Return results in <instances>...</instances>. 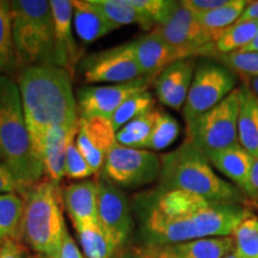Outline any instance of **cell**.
Wrapping results in <instances>:
<instances>
[{
  "label": "cell",
  "instance_id": "obj_27",
  "mask_svg": "<svg viewBox=\"0 0 258 258\" xmlns=\"http://www.w3.org/2000/svg\"><path fill=\"white\" fill-rule=\"evenodd\" d=\"M135 11L143 19V29L152 31L164 24L175 12L179 2L173 0H129Z\"/></svg>",
  "mask_w": 258,
  "mask_h": 258
},
{
  "label": "cell",
  "instance_id": "obj_4",
  "mask_svg": "<svg viewBox=\"0 0 258 258\" xmlns=\"http://www.w3.org/2000/svg\"><path fill=\"white\" fill-rule=\"evenodd\" d=\"M21 196L24 201L21 241L37 254L57 258L67 231L59 184L44 178Z\"/></svg>",
  "mask_w": 258,
  "mask_h": 258
},
{
  "label": "cell",
  "instance_id": "obj_48",
  "mask_svg": "<svg viewBox=\"0 0 258 258\" xmlns=\"http://www.w3.org/2000/svg\"><path fill=\"white\" fill-rule=\"evenodd\" d=\"M0 160H2V157H0Z\"/></svg>",
  "mask_w": 258,
  "mask_h": 258
},
{
  "label": "cell",
  "instance_id": "obj_41",
  "mask_svg": "<svg viewBox=\"0 0 258 258\" xmlns=\"http://www.w3.org/2000/svg\"><path fill=\"white\" fill-rule=\"evenodd\" d=\"M238 22H258V2H250Z\"/></svg>",
  "mask_w": 258,
  "mask_h": 258
},
{
  "label": "cell",
  "instance_id": "obj_26",
  "mask_svg": "<svg viewBox=\"0 0 258 258\" xmlns=\"http://www.w3.org/2000/svg\"><path fill=\"white\" fill-rule=\"evenodd\" d=\"M258 34V22H237L224 29L215 42L218 54L241 50L249 46Z\"/></svg>",
  "mask_w": 258,
  "mask_h": 258
},
{
  "label": "cell",
  "instance_id": "obj_22",
  "mask_svg": "<svg viewBox=\"0 0 258 258\" xmlns=\"http://www.w3.org/2000/svg\"><path fill=\"white\" fill-rule=\"evenodd\" d=\"M241 102L238 118V141L253 158L258 157V98L249 89L240 85Z\"/></svg>",
  "mask_w": 258,
  "mask_h": 258
},
{
  "label": "cell",
  "instance_id": "obj_42",
  "mask_svg": "<svg viewBox=\"0 0 258 258\" xmlns=\"http://www.w3.org/2000/svg\"><path fill=\"white\" fill-rule=\"evenodd\" d=\"M244 84H245V85L249 86V89L253 92V95L258 98V77H257V78L247 79Z\"/></svg>",
  "mask_w": 258,
  "mask_h": 258
},
{
  "label": "cell",
  "instance_id": "obj_5",
  "mask_svg": "<svg viewBox=\"0 0 258 258\" xmlns=\"http://www.w3.org/2000/svg\"><path fill=\"white\" fill-rule=\"evenodd\" d=\"M12 14L16 61L22 67L54 64V22L49 2L14 0Z\"/></svg>",
  "mask_w": 258,
  "mask_h": 258
},
{
  "label": "cell",
  "instance_id": "obj_44",
  "mask_svg": "<svg viewBox=\"0 0 258 258\" xmlns=\"http://www.w3.org/2000/svg\"><path fill=\"white\" fill-rule=\"evenodd\" d=\"M123 258H145L144 256H141V254H139V253H137L134 251L133 253H129V254H127V256H124Z\"/></svg>",
  "mask_w": 258,
  "mask_h": 258
},
{
  "label": "cell",
  "instance_id": "obj_20",
  "mask_svg": "<svg viewBox=\"0 0 258 258\" xmlns=\"http://www.w3.org/2000/svg\"><path fill=\"white\" fill-rule=\"evenodd\" d=\"M76 128L53 127L47 132L43 144V175L48 180L59 184L64 176L67 150L70 144L76 139Z\"/></svg>",
  "mask_w": 258,
  "mask_h": 258
},
{
  "label": "cell",
  "instance_id": "obj_21",
  "mask_svg": "<svg viewBox=\"0 0 258 258\" xmlns=\"http://www.w3.org/2000/svg\"><path fill=\"white\" fill-rule=\"evenodd\" d=\"M73 25L77 35L85 43H92L110 34L116 28L109 23L91 0H72Z\"/></svg>",
  "mask_w": 258,
  "mask_h": 258
},
{
  "label": "cell",
  "instance_id": "obj_39",
  "mask_svg": "<svg viewBox=\"0 0 258 258\" xmlns=\"http://www.w3.org/2000/svg\"><path fill=\"white\" fill-rule=\"evenodd\" d=\"M57 258H85L83 256V253L80 252L78 245L76 244V241L71 237L69 230L64 232L62 243H61L60 247L59 257Z\"/></svg>",
  "mask_w": 258,
  "mask_h": 258
},
{
  "label": "cell",
  "instance_id": "obj_18",
  "mask_svg": "<svg viewBox=\"0 0 258 258\" xmlns=\"http://www.w3.org/2000/svg\"><path fill=\"white\" fill-rule=\"evenodd\" d=\"M98 177L72 183L62 190L63 206L74 228L98 222Z\"/></svg>",
  "mask_w": 258,
  "mask_h": 258
},
{
  "label": "cell",
  "instance_id": "obj_28",
  "mask_svg": "<svg viewBox=\"0 0 258 258\" xmlns=\"http://www.w3.org/2000/svg\"><path fill=\"white\" fill-rule=\"evenodd\" d=\"M249 3L250 2L247 0H228L224 6L214 10V11L195 16L198 17L200 23L208 30L221 34L224 29L237 23Z\"/></svg>",
  "mask_w": 258,
  "mask_h": 258
},
{
  "label": "cell",
  "instance_id": "obj_19",
  "mask_svg": "<svg viewBox=\"0 0 258 258\" xmlns=\"http://www.w3.org/2000/svg\"><path fill=\"white\" fill-rule=\"evenodd\" d=\"M206 157L211 165L237 186L247 199L254 158L239 143L206 154Z\"/></svg>",
  "mask_w": 258,
  "mask_h": 258
},
{
  "label": "cell",
  "instance_id": "obj_30",
  "mask_svg": "<svg viewBox=\"0 0 258 258\" xmlns=\"http://www.w3.org/2000/svg\"><path fill=\"white\" fill-rule=\"evenodd\" d=\"M233 251L241 258H258V217L252 212L237 226L233 233Z\"/></svg>",
  "mask_w": 258,
  "mask_h": 258
},
{
  "label": "cell",
  "instance_id": "obj_47",
  "mask_svg": "<svg viewBox=\"0 0 258 258\" xmlns=\"http://www.w3.org/2000/svg\"><path fill=\"white\" fill-rule=\"evenodd\" d=\"M3 243H4V239H3V238H0V246H2Z\"/></svg>",
  "mask_w": 258,
  "mask_h": 258
},
{
  "label": "cell",
  "instance_id": "obj_46",
  "mask_svg": "<svg viewBox=\"0 0 258 258\" xmlns=\"http://www.w3.org/2000/svg\"><path fill=\"white\" fill-rule=\"evenodd\" d=\"M31 258H49V257H47V256H43V254H32L31 256Z\"/></svg>",
  "mask_w": 258,
  "mask_h": 258
},
{
  "label": "cell",
  "instance_id": "obj_17",
  "mask_svg": "<svg viewBox=\"0 0 258 258\" xmlns=\"http://www.w3.org/2000/svg\"><path fill=\"white\" fill-rule=\"evenodd\" d=\"M131 43L141 76L152 82L169 64L182 59L178 51L154 31L135 38Z\"/></svg>",
  "mask_w": 258,
  "mask_h": 258
},
{
  "label": "cell",
  "instance_id": "obj_14",
  "mask_svg": "<svg viewBox=\"0 0 258 258\" xmlns=\"http://www.w3.org/2000/svg\"><path fill=\"white\" fill-rule=\"evenodd\" d=\"M49 5L54 22V66L73 77L82 59L73 36L72 0H51Z\"/></svg>",
  "mask_w": 258,
  "mask_h": 258
},
{
  "label": "cell",
  "instance_id": "obj_32",
  "mask_svg": "<svg viewBox=\"0 0 258 258\" xmlns=\"http://www.w3.org/2000/svg\"><path fill=\"white\" fill-rule=\"evenodd\" d=\"M179 135V124L169 112L157 109L153 131L148 140L146 150L161 151L171 146Z\"/></svg>",
  "mask_w": 258,
  "mask_h": 258
},
{
  "label": "cell",
  "instance_id": "obj_25",
  "mask_svg": "<svg viewBox=\"0 0 258 258\" xmlns=\"http://www.w3.org/2000/svg\"><path fill=\"white\" fill-rule=\"evenodd\" d=\"M156 115L157 108H154L124 124L120 131L116 132L117 144L125 147L146 150L147 143L153 131Z\"/></svg>",
  "mask_w": 258,
  "mask_h": 258
},
{
  "label": "cell",
  "instance_id": "obj_45",
  "mask_svg": "<svg viewBox=\"0 0 258 258\" xmlns=\"http://www.w3.org/2000/svg\"><path fill=\"white\" fill-rule=\"evenodd\" d=\"M224 258H241V257H240V256H238V254H237V253H235L233 250H232V251H231V252H230V253H227V254H226V256H225Z\"/></svg>",
  "mask_w": 258,
  "mask_h": 258
},
{
  "label": "cell",
  "instance_id": "obj_38",
  "mask_svg": "<svg viewBox=\"0 0 258 258\" xmlns=\"http://www.w3.org/2000/svg\"><path fill=\"white\" fill-rule=\"evenodd\" d=\"M31 256L22 241L6 239L0 246V258H31Z\"/></svg>",
  "mask_w": 258,
  "mask_h": 258
},
{
  "label": "cell",
  "instance_id": "obj_35",
  "mask_svg": "<svg viewBox=\"0 0 258 258\" xmlns=\"http://www.w3.org/2000/svg\"><path fill=\"white\" fill-rule=\"evenodd\" d=\"M96 175L90 166L88 160L77 147L76 139L70 144L67 150L66 163H64V177L70 179H86L88 177Z\"/></svg>",
  "mask_w": 258,
  "mask_h": 258
},
{
  "label": "cell",
  "instance_id": "obj_37",
  "mask_svg": "<svg viewBox=\"0 0 258 258\" xmlns=\"http://www.w3.org/2000/svg\"><path fill=\"white\" fill-rule=\"evenodd\" d=\"M228 0H183L182 5L194 15H202L224 6Z\"/></svg>",
  "mask_w": 258,
  "mask_h": 258
},
{
  "label": "cell",
  "instance_id": "obj_36",
  "mask_svg": "<svg viewBox=\"0 0 258 258\" xmlns=\"http://www.w3.org/2000/svg\"><path fill=\"white\" fill-rule=\"evenodd\" d=\"M3 194H22V188L10 167L0 160V195Z\"/></svg>",
  "mask_w": 258,
  "mask_h": 258
},
{
  "label": "cell",
  "instance_id": "obj_29",
  "mask_svg": "<svg viewBox=\"0 0 258 258\" xmlns=\"http://www.w3.org/2000/svg\"><path fill=\"white\" fill-rule=\"evenodd\" d=\"M91 3L116 29L132 24L143 28V19L129 0H91Z\"/></svg>",
  "mask_w": 258,
  "mask_h": 258
},
{
  "label": "cell",
  "instance_id": "obj_8",
  "mask_svg": "<svg viewBox=\"0 0 258 258\" xmlns=\"http://www.w3.org/2000/svg\"><path fill=\"white\" fill-rule=\"evenodd\" d=\"M152 31L178 51L182 59H214L218 54L215 49V42L220 34L203 27L198 17L185 9L180 2L165 23L158 25Z\"/></svg>",
  "mask_w": 258,
  "mask_h": 258
},
{
  "label": "cell",
  "instance_id": "obj_12",
  "mask_svg": "<svg viewBox=\"0 0 258 258\" xmlns=\"http://www.w3.org/2000/svg\"><path fill=\"white\" fill-rule=\"evenodd\" d=\"M98 221L117 247L127 241L133 219L125 194L105 176L98 177Z\"/></svg>",
  "mask_w": 258,
  "mask_h": 258
},
{
  "label": "cell",
  "instance_id": "obj_15",
  "mask_svg": "<svg viewBox=\"0 0 258 258\" xmlns=\"http://www.w3.org/2000/svg\"><path fill=\"white\" fill-rule=\"evenodd\" d=\"M233 250V238H203L183 243L143 245L135 252L145 258H224Z\"/></svg>",
  "mask_w": 258,
  "mask_h": 258
},
{
  "label": "cell",
  "instance_id": "obj_2",
  "mask_svg": "<svg viewBox=\"0 0 258 258\" xmlns=\"http://www.w3.org/2000/svg\"><path fill=\"white\" fill-rule=\"evenodd\" d=\"M158 186L185 190L212 203L241 205L250 208L246 196L231 182L219 177L206 154L189 140L160 157Z\"/></svg>",
  "mask_w": 258,
  "mask_h": 258
},
{
  "label": "cell",
  "instance_id": "obj_7",
  "mask_svg": "<svg viewBox=\"0 0 258 258\" xmlns=\"http://www.w3.org/2000/svg\"><path fill=\"white\" fill-rule=\"evenodd\" d=\"M237 74L220 61L213 57H199L188 97L182 109L185 124L188 125L203 112L224 101L237 89Z\"/></svg>",
  "mask_w": 258,
  "mask_h": 258
},
{
  "label": "cell",
  "instance_id": "obj_23",
  "mask_svg": "<svg viewBox=\"0 0 258 258\" xmlns=\"http://www.w3.org/2000/svg\"><path fill=\"white\" fill-rule=\"evenodd\" d=\"M76 231L86 258H112L118 249L99 221L84 225Z\"/></svg>",
  "mask_w": 258,
  "mask_h": 258
},
{
  "label": "cell",
  "instance_id": "obj_43",
  "mask_svg": "<svg viewBox=\"0 0 258 258\" xmlns=\"http://www.w3.org/2000/svg\"><path fill=\"white\" fill-rule=\"evenodd\" d=\"M243 51H257L258 53V34L256 35V37L253 38V41L251 42L249 46H246L244 49H241Z\"/></svg>",
  "mask_w": 258,
  "mask_h": 258
},
{
  "label": "cell",
  "instance_id": "obj_13",
  "mask_svg": "<svg viewBox=\"0 0 258 258\" xmlns=\"http://www.w3.org/2000/svg\"><path fill=\"white\" fill-rule=\"evenodd\" d=\"M76 144L95 173H98L103 170L106 156L117 144L116 131L109 118L79 116Z\"/></svg>",
  "mask_w": 258,
  "mask_h": 258
},
{
  "label": "cell",
  "instance_id": "obj_33",
  "mask_svg": "<svg viewBox=\"0 0 258 258\" xmlns=\"http://www.w3.org/2000/svg\"><path fill=\"white\" fill-rule=\"evenodd\" d=\"M16 61L14 35H12L11 4L0 0V74Z\"/></svg>",
  "mask_w": 258,
  "mask_h": 258
},
{
  "label": "cell",
  "instance_id": "obj_34",
  "mask_svg": "<svg viewBox=\"0 0 258 258\" xmlns=\"http://www.w3.org/2000/svg\"><path fill=\"white\" fill-rule=\"evenodd\" d=\"M215 60L220 61L232 72L246 82L247 79L258 77V53L257 51L237 50L233 53L217 54Z\"/></svg>",
  "mask_w": 258,
  "mask_h": 258
},
{
  "label": "cell",
  "instance_id": "obj_31",
  "mask_svg": "<svg viewBox=\"0 0 258 258\" xmlns=\"http://www.w3.org/2000/svg\"><path fill=\"white\" fill-rule=\"evenodd\" d=\"M154 104H156L154 97L148 90L129 97L127 101L122 103L120 108L111 116L110 121L112 127H114L116 132L120 131L128 122L154 109Z\"/></svg>",
  "mask_w": 258,
  "mask_h": 258
},
{
  "label": "cell",
  "instance_id": "obj_9",
  "mask_svg": "<svg viewBox=\"0 0 258 258\" xmlns=\"http://www.w3.org/2000/svg\"><path fill=\"white\" fill-rule=\"evenodd\" d=\"M160 157L148 150L116 144L106 156L103 176L123 188H140L159 179Z\"/></svg>",
  "mask_w": 258,
  "mask_h": 258
},
{
  "label": "cell",
  "instance_id": "obj_3",
  "mask_svg": "<svg viewBox=\"0 0 258 258\" xmlns=\"http://www.w3.org/2000/svg\"><path fill=\"white\" fill-rule=\"evenodd\" d=\"M0 157L14 172L22 194L44 176L32 152L18 85L4 74H0Z\"/></svg>",
  "mask_w": 258,
  "mask_h": 258
},
{
  "label": "cell",
  "instance_id": "obj_10",
  "mask_svg": "<svg viewBox=\"0 0 258 258\" xmlns=\"http://www.w3.org/2000/svg\"><path fill=\"white\" fill-rule=\"evenodd\" d=\"M79 64L88 83L123 84L143 77L131 42L86 56Z\"/></svg>",
  "mask_w": 258,
  "mask_h": 258
},
{
  "label": "cell",
  "instance_id": "obj_24",
  "mask_svg": "<svg viewBox=\"0 0 258 258\" xmlns=\"http://www.w3.org/2000/svg\"><path fill=\"white\" fill-rule=\"evenodd\" d=\"M24 201L19 194L0 195V238L21 241Z\"/></svg>",
  "mask_w": 258,
  "mask_h": 258
},
{
  "label": "cell",
  "instance_id": "obj_11",
  "mask_svg": "<svg viewBox=\"0 0 258 258\" xmlns=\"http://www.w3.org/2000/svg\"><path fill=\"white\" fill-rule=\"evenodd\" d=\"M150 84H153L152 80L141 77L133 82L123 84L79 88L77 90L79 116H101L110 120L122 103L137 93L147 91Z\"/></svg>",
  "mask_w": 258,
  "mask_h": 258
},
{
  "label": "cell",
  "instance_id": "obj_6",
  "mask_svg": "<svg viewBox=\"0 0 258 258\" xmlns=\"http://www.w3.org/2000/svg\"><path fill=\"white\" fill-rule=\"evenodd\" d=\"M241 102L240 86L211 110L186 125V140L205 154L224 150L238 141V118Z\"/></svg>",
  "mask_w": 258,
  "mask_h": 258
},
{
  "label": "cell",
  "instance_id": "obj_16",
  "mask_svg": "<svg viewBox=\"0 0 258 258\" xmlns=\"http://www.w3.org/2000/svg\"><path fill=\"white\" fill-rule=\"evenodd\" d=\"M196 61L198 59L194 57L177 60L161 71L154 79V93L161 104L175 110L183 109L191 85Z\"/></svg>",
  "mask_w": 258,
  "mask_h": 258
},
{
  "label": "cell",
  "instance_id": "obj_1",
  "mask_svg": "<svg viewBox=\"0 0 258 258\" xmlns=\"http://www.w3.org/2000/svg\"><path fill=\"white\" fill-rule=\"evenodd\" d=\"M17 85L32 152L42 164L47 132L53 127L78 125L72 76L54 64H34L22 69Z\"/></svg>",
  "mask_w": 258,
  "mask_h": 258
},
{
  "label": "cell",
  "instance_id": "obj_40",
  "mask_svg": "<svg viewBox=\"0 0 258 258\" xmlns=\"http://www.w3.org/2000/svg\"><path fill=\"white\" fill-rule=\"evenodd\" d=\"M250 207L258 208V157L254 158L250 178V191L247 195Z\"/></svg>",
  "mask_w": 258,
  "mask_h": 258
}]
</instances>
